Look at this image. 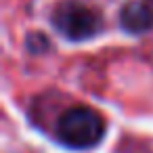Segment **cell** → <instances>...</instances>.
I'll return each mask as SVG.
<instances>
[{
	"label": "cell",
	"mask_w": 153,
	"mask_h": 153,
	"mask_svg": "<svg viewBox=\"0 0 153 153\" xmlns=\"http://www.w3.org/2000/svg\"><path fill=\"white\" fill-rule=\"evenodd\" d=\"M51 23L69 42L92 40L105 27L103 13L86 0H59L51 11Z\"/></svg>",
	"instance_id": "cell-1"
},
{
	"label": "cell",
	"mask_w": 153,
	"mask_h": 153,
	"mask_svg": "<svg viewBox=\"0 0 153 153\" xmlns=\"http://www.w3.org/2000/svg\"><path fill=\"white\" fill-rule=\"evenodd\" d=\"M55 134L65 147L90 149L105 136V120L97 109L88 105H74L59 115Z\"/></svg>",
	"instance_id": "cell-2"
},
{
	"label": "cell",
	"mask_w": 153,
	"mask_h": 153,
	"mask_svg": "<svg viewBox=\"0 0 153 153\" xmlns=\"http://www.w3.org/2000/svg\"><path fill=\"white\" fill-rule=\"evenodd\" d=\"M120 27L132 36H143L153 32V7L147 0L124 2L120 9Z\"/></svg>",
	"instance_id": "cell-3"
}]
</instances>
